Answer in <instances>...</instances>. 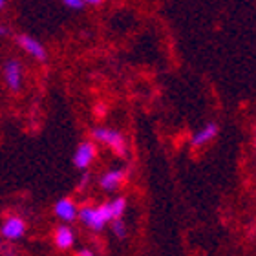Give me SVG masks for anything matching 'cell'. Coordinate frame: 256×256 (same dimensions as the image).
I'll return each mask as SVG.
<instances>
[{"label": "cell", "mask_w": 256, "mask_h": 256, "mask_svg": "<svg viewBox=\"0 0 256 256\" xmlns=\"http://www.w3.org/2000/svg\"><path fill=\"white\" fill-rule=\"evenodd\" d=\"M77 216L80 218L82 224L88 225V227L94 230H101L102 227L106 225V222L114 220L110 203H104L101 207H82Z\"/></svg>", "instance_id": "6da1fadb"}, {"label": "cell", "mask_w": 256, "mask_h": 256, "mask_svg": "<svg viewBox=\"0 0 256 256\" xmlns=\"http://www.w3.org/2000/svg\"><path fill=\"white\" fill-rule=\"evenodd\" d=\"M92 136L96 139H99L101 143L108 144L110 148H114V152H118L119 156H123L126 152V141L119 132L116 130H110V128H94Z\"/></svg>", "instance_id": "7a4b0ae2"}, {"label": "cell", "mask_w": 256, "mask_h": 256, "mask_svg": "<svg viewBox=\"0 0 256 256\" xmlns=\"http://www.w3.org/2000/svg\"><path fill=\"white\" fill-rule=\"evenodd\" d=\"M96 154H97L96 144L90 143V141H84V143H80L79 146H77V150H75L74 165L77 166V168H80V170H84L86 166H90V163L94 161Z\"/></svg>", "instance_id": "3957f363"}, {"label": "cell", "mask_w": 256, "mask_h": 256, "mask_svg": "<svg viewBox=\"0 0 256 256\" xmlns=\"http://www.w3.org/2000/svg\"><path fill=\"white\" fill-rule=\"evenodd\" d=\"M0 232H2V236L8 238V240H18V238H22L24 232H26V224H24V220L18 218V216H11V218H8L4 224H2Z\"/></svg>", "instance_id": "277c9868"}, {"label": "cell", "mask_w": 256, "mask_h": 256, "mask_svg": "<svg viewBox=\"0 0 256 256\" xmlns=\"http://www.w3.org/2000/svg\"><path fill=\"white\" fill-rule=\"evenodd\" d=\"M16 42L20 44L22 50H26L28 54L32 55V57H35V59H38V60L46 59V50H44V46L38 42L37 38L30 37V35H18Z\"/></svg>", "instance_id": "5b68a950"}, {"label": "cell", "mask_w": 256, "mask_h": 256, "mask_svg": "<svg viewBox=\"0 0 256 256\" xmlns=\"http://www.w3.org/2000/svg\"><path fill=\"white\" fill-rule=\"evenodd\" d=\"M4 79L11 90H18L22 84V68L16 60H8L4 66Z\"/></svg>", "instance_id": "8992f818"}, {"label": "cell", "mask_w": 256, "mask_h": 256, "mask_svg": "<svg viewBox=\"0 0 256 256\" xmlns=\"http://www.w3.org/2000/svg\"><path fill=\"white\" fill-rule=\"evenodd\" d=\"M55 214L62 222H74L77 218V214H79V208H77V205L70 198H62V200L55 203Z\"/></svg>", "instance_id": "52a82bcc"}, {"label": "cell", "mask_w": 256, "mask_h": 256, "mask_svg": "<svg viewBox=\"0 0 256 256\" xmlns=\"http://www.w3.org/2000/svg\"><path fill=\"white\" fill-rule=\"evenodd\" d=\"M74 230L70 229L68 225L57 227V230H55V246L59 247V249H70V247L74 246Z\"/></svg>", "instance_id": "ba28073f"}, {"label": "cell", "mask_w": 256, "mask_h": 256, "mask_svg": "<svg viewBox=\"0 0 256 256\" xmlns=\"http://www.w3.org/2000/svg\"><path fill=\"white\" fill-rule=\"evenodd\" d=\"M216 134H218V124L216 123L205 124L200 132L194 134V138H192V144H194V146H202V144H205L207 141H210Z\"/></svg>", "instance_id": "9c48e42d"}, {"label": "cell", "mask_w": 256, "mask_h": 256, "mask_svg": "<svg viewBox=\"0 0 256 256\" xmlns=\"http://www.w3.org/2000/svg\"><path fill=\"white\" fill-rule=\"evenodd\" d=\"M124 170H110L101 178V187L104 190H116V188L123 183Z\"/></svg>", "instance_id": "30bf717a"}, {"label": "cell", "mask_w": 256, "mask_h": 256, "mask_svg": "<svg viewBox=\"0 0 256 256\" xmlns=\"http://www.w3.org/2000/svg\"><path fill=\"white\" fill-rule=\"evenodd\" d=\"M110 207H112L114 220H119L123 216L124 208H126V200H124V198H116V200L110 203Z\"/></svg>", "instance_id": "8fae6325"}, {"label": "cell", "mask_w": 256, "mask_h": 256, "mask_svg": "<svg viewBox=\"0 0 256 256\" xmlns=\"http://www.w3.org/2000/svg\"><path fill=\"white\" fill-rule=\"evenodd\" d=\"M112 229H114V234L118 236V238H124V236H126V225H124L121 220H114Z\"/></svg>", "instance_id": "7c38bea8"}, {"label": "cell", "mask_w": 256, "mask_h": 256, "mask_svg": "<svg viewBox=\"0 0 256 256\" xmlns=\"http://www.w3.org/2000/svg\"><path fill=\"white\" fill-rule=\"evenodd\" d=\"M84 4L86 2H82V0H64V6H66V8H72V10H82Z\"/></svg>", "instance_id": "4fadbf2b"}, {"label": "cell", "mask_w": 256, "mask_h": 256, "mask_svg": "<svg viewBox=\"0 0 256 256\" xmlns=\"http://www.w3.org/2000/svg\"><path fill=\"white\" fill-rule=\"evenodd\" d=\"M77 256H94V252H92L90 249H80Z\"/></svg>", "instance_id": "5bb4252c"}, {"label": "cell", "mask_w": 256, "mask_h": 256, "mask_svg": "<svg viewBox=\"0 0 256 256\" xmlns=\"http://www.w3.org/2000/svg\"><path fill=\"white\" fill-rule=\"evenodd\" d=\"M106 112V110H104V104H97L96 106V114H99V116H102V114Z\"/></svg>", "instance_id": "9a60e30c"}, {"label": "cell", "mask_w": 256, "mask_h": 256, "mask_svg": "<svg viewBox=\"0 0 256 256\" xmlns=\"http://www.w3.org/2000/svg\"><path fill=\"white\" fill-rule=\"evenodd\" d=\"M86 183H88V174H84V176H82V180H80V188L86 187Z\"/></svg>", "instance_id": "2e32d148"}, {"label": "cell", "mask_w": 256, "mask_h": 256, "mask_svg": "<svg viewBox=\"0 0 256 256\" xmlns=\"http://www.w3.org/2000/svg\"><path fill=\"white\" fill-rule=\"evenodd\" d=\"M6 33H8V28H6V26H0V37H2V35H6Z\"/></svg>", "instance_id": "e0dca14e"}, {"label": "cell", "mask_w": 256, "mask_h": 256, "mask_svg": "<svg viewBox=\"0 0 256 256\" xmlns=\"http://www.w3.org/2000/svg\"><path fill=\"white\" fill-rule=\"evenodd\" d=\"M6 6V2H2V0H0V10H2V8H4Z\"/></svg>", "instance_id": "ac0fdd59"}]
</instances>
